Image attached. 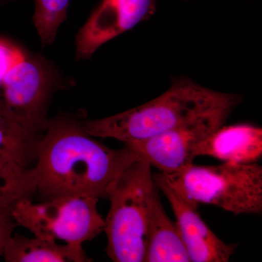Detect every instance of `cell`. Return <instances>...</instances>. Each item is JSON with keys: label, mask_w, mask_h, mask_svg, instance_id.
Masks as SVG:
<instances>
[{"label": "cell", "mask_w": 262, "mask_h": 262, "mask_svg": "<svg viewBox=\"0 0 262 262\" xmlns=\"http://www.w3.org/2000/svg\"><path fill=\"white\" fill-rule=\"evenodd\" d=\"M34 195L37 184L32 167L0 158V220L14 222L12 213L17 203Z\"/></svg>", "instance_id": "13"}, {"label": "cell", "mask_w": 262, "mask_h": 262, "mask_svg": "<svg viewBox=\"0 0 262 262\" xmlns=\"http://www.w3.org/2000/svg\"><path fill=\"white\" fill-rule=\"evenodd\" d=\"M241 102L237 95L180 79L149 102L113 116L88 120L82 126L92 137L111 138L127 144L160 135L214 110L235 108Z\"/></svg>", "instance_id": "2"}, {"label": "cell", "mask_w": 262, "mask_h": 262, "mask_svg": "<svg viewBox=\"0 0 262 262\" xmlns=\"http://www.w3.org/2000/svg\"><path fill=\"white\" fill-rule=\"evenodd\" d=\"M160 174L174 192L194 208L204 203L235 215L261 213L262 167L257 163H192L173 173Z\"/></svg>", "instance_id": "3"}, {"label": "cell", "mask_w": 262, "mask_h": 262, "mask_svg": "<svg viewBox=\"0 0 262 262\" xmlns=\"http://www.w3.org/2000/svg\"><path fill=\"white\" fill-rule=\"evenodd\" d=\"M34 24L44 45L54 41L61 24L67 18L70 0H34Z\"/></svg>", "instance_id": "15"}, {"label": "cell", "mask_w": 262, "mask_h": 262, "mask_svg": "<svg viewBox=\"0 0 262 262\" xmlns=\"http://www.w3.org/2000/svg\"><path fill=\"white\" fill-rule=\"evenodd\" d=\"M156 0H102L76 37L77 58H89L105 43L148 20Z\"/></svg>", "instance_id": "8"}, {"label": "cell", "mask_w": 262, "mask_h": 262, "mask_svg": "<svg viewBox=\"0 0 262 262\" xmlns=\"http://www.w3.org/2000/svg\"><path fill=\"white\" fill-rule=\"evenodd\" d=\"M39 134L0 115V158L31 168L37 158Z\"/></svg>", "instance_id": "14"}, {"label": "cell", "mask_w": 262, "mask_h": 262, "mask_svg": "<svg viewBox=\"0 0 262 262\" xmlns=\"http://www.w3.org/2000/svg\"><path fill=\"white\" fill-rule=\"evenodd\" d=\"M153 180L166 196L173 210L176 224L190 262H227L237 245L227 244L203 222L196 208L174 192L160 173L153 174Z\"/></svg>", "instance_id": "9"}, {"label": "cell", "mask_w": 262, "mask_h": 262, "mask_svg": "<svg viewBox=\"0 0 262 262\" xmlns=\"http://www.w3.org/2000/svg\"><path fill=\"white\" fill-rule=\"evenodd\" d=\"M53 77L41 57L0 38V115L38 134L44 132Z\"/></svg>", "instance_id": "5"}, {"label": "cell", "mask_w": 262, "mask_h": 262, "mask_svg": "<svg viewBox=\"0 0 262 262\" xmlns=\"http://www.w3.org/2000/svg\"><path fill=\"white\" fill-rule=\"evenodd\" d=\"M234 110H214L160 135L125 145L158 168L160 173H173L193 163L194 146L225 125Z\"/></svg>", "instance_id": "7"}, {"label": "cell", "mask_w": 262, "mask_h": 262, "mask_svg": "<svg viewBox=\"0 0 262 262\" xmlns=\"http://www.w3.org/2000/svg\"><path fill=\"white\" fill-rule=\"evenodd\" d=\"M98 202L95 196L72 194L52 196L40 203L26 199L17 203L12 217L17 226L28 229L35 237L82 247L104 229Z\"/></svg>", "instance_id": "6"}, {"label": "cell", "mask_w": 262, "mask_h": 262, "mask_svg": "<svg viewBox=\"0 0 262 262\" xmlns=\"http://www.w3.org/2000/svg\"><path fill=\"white\" fill-rule=\"evenodd\" d=\"M15 227L17 225L14 222L0 220V256L3 255L5 244L13 234Z\"/></svg>", "instance_id": "16"}, {"label": "cell", "mask_w": 262, "mask_h": 262, "mask_svg": "<svg viewBox=\"0 0 262 262\" xmlns=\"http://www.w3.org/2000/svg\"><path fill=\"white\" fill-rule=\"evenodd\" d=\"M151 168L139 157L108 189L110 208L103 232L112 261L144 262L148 212L155 187Z\"/></svg>", "instance_id": "4"}, {"label": "cell", "mask_w": 262, "mask_h": 262, "mask_svg": "<svg viewBox=\"0 0 262 262\" xmlns=\"http://www.w3.org/2000/svg\"><path fill=\"white\" fill-rule=\"evenodd\" d=\"M192 155L194 159L209 156L224 163H255L261 158L262 129L249 124L222 125L196 144Z\"/></svg>", "instance_id": "10"}, {"label": "cell", "mask_w": 262, "mask_h": 262, "mask_svg": "<svg viewBox=\"0 0 262 262\" xmlns=\"http://www.w3.org/2000/svg\"><path fill=\"white\" fill-rule=\"evenodd\" d=\"M44 132L32 166L42 200L62 194L107 198L112 184L139 158L128 146L111 149L94 140L73 119L48 120Z\"/></svg>", "instance_id": "1"}, {"label": "cell", "mask_w": 262, "mask_h": 262, "mask_svg": "<svg viewBox=\"0 0 262 262\" xmlns=\"http://www.w3.org/2000/svg\"><path fill=\"white\" fill-rule=\"evenodd\" d=\"M8 262H89L82 247L60 245L53 239L12 234L3 255Z\"/></svg>", "instance_id": "12"}, {"label": "cell", "mask_w": 262, "mask_h": 262, "mask_svg": "<svg viewBox=\"0 0 262 262\" xmlns=\"http://www.w3.org/2000/svg\"><path fill=\"white\" fill-rule=\"evenodd\" d=\"M189 261L177 224L165 213L155 183L148 212L144 262Z\"/></svg>", "instance_id": "11"}]
</instances>
